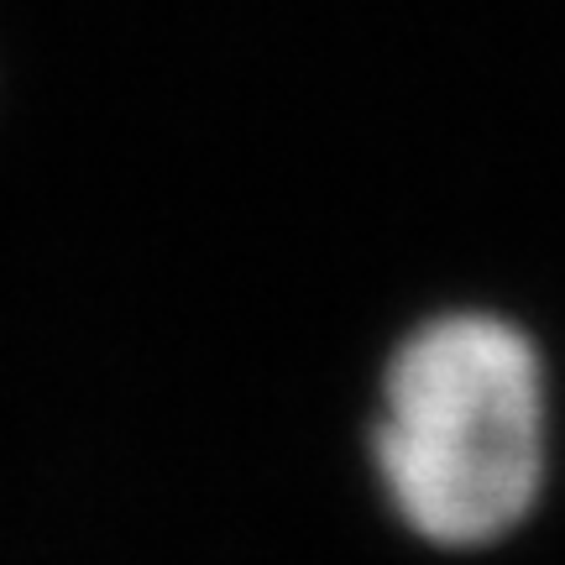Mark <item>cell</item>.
Instances as JSON below:
<instances>
[{
    "label": "cell",
    "mask_w": 565,
    "mask_h": 565,
    "mask_svg": "<svg viewBox=\"0 0 565 565\" xmlns=\"http://www.w3.org/2000/svg\"><path fill=\"white\" fill-rule=\"evenodd\" d=\"M362 450L383 508L424 545L482 550L513 534L550 471L540 345L487 309L408 324L383 356Z\"/></svg>",
    "instance_id": "6da1fadb"
}]
</instances>
